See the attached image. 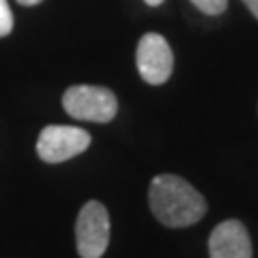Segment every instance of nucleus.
Masks as SVG:
<instances>
[{"mask_svg": "<svg viewBox=\"0 0 258 258\" xmlns=\"http://www.w3.org/2000/svg\"><path fill=\"white\" fill-rule=\"evenodd\" d=\"M149 207L157 222L168 228H187L207 213L205 196L176 174H157L151 181Z\"/></svg>", "mask_w": 258, "mask_h": 258, "instance_id": "1", "label": "nucleus"}, {"mask_svg": "<svg viewBox=\"0 0 258 258\" xmlns=\"http://www.w3.org/2000/svg\"><path fill=\"white\" fill-rule=\"evenodd\" d=\"M62 108L76 120L110 123L118 112V99L106 86L74 84L62 93Z\"/></svg>", "mask_w": 258, "mask_h": 258, "instance_id": "2", "label": "nucleus"}, {"mask_svg": "<svg viewBox=\"0 0 258 258\" xmlns=\"http://www.w3.org/2000/svg\"><path fill=\"white\" fill-rule=\"evenodd\" d=\"M110 243V215L99 200H88L76 220V245L80 258H101Z\"/></svg>", "mask_w": 258, "mask_h": 258, "instance_id": "3", "label": "nucleus"}, {"mask_svg": "<svg viewBox=\"0 0 258 258\" xmlns=\"http://www.w3.org/2000/svg\"><path fill=\"white\" fill-rule=\"evenodd\" d=\"M91 134L74 125H47L37 138V155L45 164H62L91 147Z\"/></svg>", "mask_w": 258, "mask_h": 258, "instance_id": "4", "label": "nucleus"}, {"mask_svg": "<svg viewBox=\"0 0 258 258\" xmlns=\"http://www.w3.org/2000/svg\"><path fill=\"white\" fill-rule=\"evenodd\" d=\"M136 67H138L140 78L151 86H161L170 80L174 56L164 35L147 32L140 37L138 47H136Z\"/></svg>", "mask_w": 258, "mask_h": 258, "instance_id": "5", "label": "nucleus"}, {"mask_svg": "<svg viewBox=\"0 0 258 258\" xmlns=\"http://www.w3.org/2000/svg\"><path fill=\"white\" fill-rule=\"evenodd\" d=\"M211 258H252V239L243 222L224 220L209 237Z\"/></svg>", "mask_w": 258, "mask_h": 258, "instance_id": "6", "label": "nucleus"}, {"mask_svg": "<svg viewBox=\"0 0 258 258\" xmlns=\"http://www.w3.org/2000/svg\"><path fill=\"white\" fill-rule=\"evenodd\" d=\"M189 3L205 15H222L228 9V0H189Z\"/></svg>", "mask_w": 258, "mask_h": 258, "instance_id": "7", "label": "nucleus"}, {"mask_svg": "<svg viewBox=\"0 0 258 258\" xmlns=\"http://www.w3.org/2000/svg\"><path fill=\"white\" fill-rule=\"evenodd\" d=\"M13 30V11L7 0H0V37L11 35Z\"/></svg>", "mask_w": 258, "mask_h": 258, "instance_id": "8", "label": "nucleus"}, {"mask_svg": "<svg viewBox=\"0 0 258 258\" xmlns=\"http://www.w3.org/2000/svg\"><path fill=\"white\" fill-rule=\"evenodd\" d=\"M243 3H245V7H247V9L252 11V15H254V18L258 20V0H243Z\"/></svg>", "mask_w": 258, "mask_h": 258, "instance_id": "9", "label": "nucleus"}, {"mask_svg": "<svg viewBox=\"0 0 258 258\" xmlns=\"http://www.w3.org/2000/svg\"><path fill=\"white\" fill-rule=\"evenodd\" d=\"M22 7H35V5H41L43 0H18Z\"/></svg>", "mask_w": 258, "mask_h": 258, "instance_id": "10", "label": "nucleus"}, {"mask_svg": "<svg viewBox=\"0 0 258 258\" xmlns=\"http://www.w3.org/2000/svg\"><path fill=\"white\" fill-rule=\"evenodd\" d=\"M144 3H147L149 7H159L161 3H164V0H144Z\"/></svg>", "mask_w": 258, "mask_h": 258, "instance_id": "11", "label": "nucleus"}]
</instances>
